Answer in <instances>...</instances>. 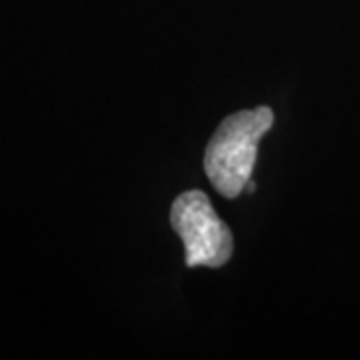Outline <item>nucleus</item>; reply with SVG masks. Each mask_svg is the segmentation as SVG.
<instances>
[{"label": "nucleus", "mask_w": 360, "mask_h": 360, "mask_svg": "<svg viewBox=\"0 0 360 360\" xmlns=\"http://www.w3.org/2000/svg\"><path fill=\"white\" fill-rule=\"evenodd\" d=\"M274 122L269 106L240 110L226 116L210 139L205 153V170L212 186L226 198H236L250 182L260 139Z\"/></svg>", "instance_id": "1"}, {"label": "nucleus", "mask_w": 360, "mask_h": 360, "mask_svg": "<svg viewBox=\"0 0 360 360\" xmlns=\"http://www.w3.org/2000/svg\"><path fill=\"white\" fill-rule=\"evenodd\" d=\"M170 224L184 243L188 266L220 269L232 257V234L202 191H186L172 202Z\"/></svg>", "instance_id": "2"}]
</instances>
